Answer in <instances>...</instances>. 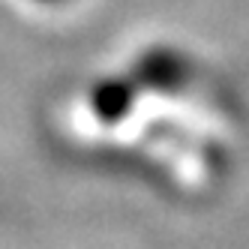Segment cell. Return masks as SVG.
<instances>
[{
	"label": "cell",
	"instance_id": "6da1fadb",
	"mask_svg": "<svg viewBox=\"0 0 249 249\" xmlns=\"http://www.w3.org/2000/svg\"><path fill=\"white\" fill-rule=\"evenodd\" d=\"M138 78L156 90H180L189 78V63L174 51H150L138 63Z\"/></svg>",
	"mask_w": 249,
	"mask_h": 249
},
{
	"label": "cell",
	"instance_id": "7a4b0ae2",
	"mask_svg": "<svg viewBox=\"0 0 249 249\" xmlns=\"http://www.w3.org/2000/svg\"><path fill=\"white\" fill-rule=\"evenodd\" d=\"M132 105V87L126 81H108L93 93V108L105 120H117L129 111Z\"/></svg>",
	"mask_w": 249,
	"mask_h": 249
}]
</instances>
